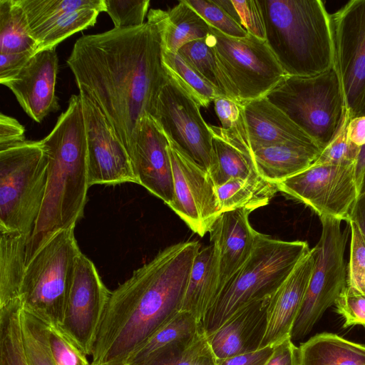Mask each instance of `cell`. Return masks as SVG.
<instances>
[{
	"label": "cell",
	"instance_id": "cell-1",
	"mask_svg": "<svg viewBox=\"0 0 365 365\" xmlns=\"http://www.w3.org/2000/svg\"><path fill=\"white\" fill-rule=\"evenodd\" d=\"M67 64L79 93L100 108L128 152L140 120L151 115L168 77L157 26L147 21L83 36Z\"/></svg>",
	"mask_w": 365,
	"mask_h": 365
},
{
	"label": "cell",
	"instance_id": "cell-6",
	"mask_svg": "<svg viewBox=\"0 0 365 365\" xmlns=\"http://www.w3.org/2000/svg\"><path fill=\"white\" fill-rule=\"evenodd\" d=\"M47 168L41 140L0 150V231L30 238L45 196Z\"/></svg>",
	"mask_w": 365,
	"mask_h": 365
},
{
	"label": "cell",
	"instance_id": "cell-50",
	"mask_svg": "<svg viewBox=\"0 0 365 365\" xmlns=\"http://www.w3.org/2000/svg\"><path fill=\"white\" fill-rule=\"evenodd\" d=\"M273 349L274 346H267L252 352L217 360V365H265Z\"/></svg>",
	"mask_w": 365,
	"mask_h": 365
},
{
	"label": "cell",
	"instance_id": "cell-16",
	"mask_svg": "<svg viewBox=\"0 0 365 365\" xmlns=\"http://www.w3.org/2000/svg\"><path fill=\"white\" fill-rule=\"evenodd\" d=\"M79 95L86 132L89 187L137 183L128 152L113 126L92 99Z\"/></svg>",
	"mask_w": 365,
	"mask_h": 365
},
{
	"label": "cell",
	"instance_id": "cell-42",
	"mask_svg": "<svg viewBox=\"0 0 365 365\" xmlns=\"http://www.w3.org/2000/svg\"><path fill=\"white\" fill-rule=\"evenodd\" d=\"M350 225L351 243L349 262L346 267V287L365 294V240L354 222Z\"/></svg>",
	"mask_w": 365,
	"mask_h": 365
},
{
	"label": "cell",
	"instance_id": "cell-34",
	"mask_svg": "<svg viewBox=\"0 0 365 365\" xmlns=\"http://www.w3.org/2000/svg\"><path fill=\"white\" fill-rule=\"evenodd\" d=\"M163 63L167 73L200 106L206 108L216 98L223 96L178 53L163 50Z\"/></svg>",
	"mask_w": 365,
	"mask_h": 365
},
{
	"label": "cell",
	"instance_id": "cell-21",
	"mask_svg": "<svg viewBox=\"0 0 365 365\" xmlns=\"http://www.w3.org/2000/svg\"><path fill=\"white\" fill-rule=\"evenodd\" d=\"M270 299L247 304L217 329L206 335L207 342L217 360L260 349L267 329Z\"/></svg>",
	"mask_w": 365,
	"mask_h": 365
},
{
	"label": "cell",
	"instance_id": "cell-55",
	"mask_svg": "<svg viewBox=\"0 0 365 365\" xmlns=\"http://www.w3.org/2000/svg\"><path fill=\"white\" fill-rule=\"evenodd\" d=\"M90 365V364H89Z\"/></svg>",
	"mask_w": 365,
	"mask_h": 365
},
{
	"label": "cell",
	"instance_id": "cell-27",
	"mask_svg": "<svg viewBox=\"0 0 365 365\" xmlns=\"http://www.w3.org/2000/svg\"><path fill=\"white\" fill-rule=\"evenodd\" d=\"M201 331V323L193 314L180 311L132 354L126 365L143 363L159 352L187 344Z\"/></svg>",
	"mask_w": 365,
	"mask_h": 365
},
{
	"label": "cell",
	"instance_id": "cell-31",
	"mask_svg": "<svg viewBox=\"0 0 365 365\" xmlns=\"http://www.w3.org/2000/svg\"><path fill=\"white\" fill-rule=\"evenodd\" d=\"M38 50L18 0H0V53L35 54Z\"/></svg>",
	"mask_w": 365,
	"mask_h": 365
},
{
	"label": "cell",
	"instance_id": "cell-28",
	"mask_svg": "<svg viewBox=\"0 0 365 365\" xmlns=\"http://www.w3.org/2000/svg\"><path fill=\"white\" fill-rule=\"evenodd\" d=\"M0 307L20 298L29 237L0 231Z\"/></svg>",
	"mask_w": 365,
	"mask_h": 365
},
{
	"label": "cell",
	"instance_id": "cell-13",
	"mask_svg": "<svg viewBox=\"0 0 365 365\" xmlns=\"http://www.w3.org/2000/svg\"><path fill=\"white\" fill-rule=\"evenodd\" d=\"M355 164H312L276 185L278 191L305 204L319 218L347 222L359 197Z\"/></svg>",
	"mask_w": 365,
	"mask_h": 365
},
{
	"label": "cell",
	"instance_id": "cell-5",
	"mask_svg": "<svg viewBox=\"0 0 365 365\" xmlns=\"http://www.w3.org/2000/svg\"><path fill=\"white\" fill-rule=\"evenodd\" d=\"M305 241H284L258 232L244 264L220 289L201 322L205 335L242 307L269 299L310 252Z\"/></svg>",
	"mask_w": 365,
	"mask_h": 365
},
{
	"label": "cell",
	"instance_id": "cell-47",
	"mask_svg": "<svg viewBox=\"0 0 365 365\" xmlns=\"http://www.w3.org/2000/svg\"><path fill=\"white\" fill-rule=\"evenodd\" d=\"M24 133V127L17 120L1 113L0 150L25 142Z\"/></svg>",
	"mask_w": 365,
	"mask_h": 365
},
{
	"label": "cell",
	"instance_id": "cell-25",
	"mask_svg": "<svg viewBox=\"0 0 365 365\" xmlns=\"http://www.w3.org/2000/svg\"><path fill=\"white\" fill-rule=\"evenodd\" d=\"M218 268L212 245L195 257L180 311L193 314L201 323L218 292Z\"/></svg>",
	"mask_w": 365,
	"mask_h": 365
},
{
	"label": "cell",
	"instance_id": "cell-10",
	"mask_svg": "<svg viewBox=\"0 0 365 365\" xmlns=\"http://www.w3.org/2000/svg\"><path fill=\"white\" fill-rule=\"evenodd\" d=\"M242 103L264 97L286 76L267 41L233 38L212 28L206 38Z\"/></svg>",
	"mask_w": 365,
	"mask_h": 365
},
{
	"label": "cell",
	"instance_id": "cell-41",
	"mask_svg": "<svg viewBox=\"0 0 365 365\" xmlns=\"http://www.w3.org/2000/svg\"><path fill=\"white\" fill-rule=\"evenodd\" d=\"M106 12L114 28L125 29L143 25L149 0H104Z\"/></svg>",
	"mask_w": 365,
	"mask_h": 365
},
{
	"label": "cell",
	"instance_id": "cell-44",
	"mask_svg": "<svg viewBox=\"0 0 365 365\" xmlns=\"http://www.w3.org/2000/svg\"><path fill=\"white\" fill-rule=\"evenodd\" d=\"M49 343L56 365H89L87 356L58 327L50 325Z\"/></svg>",
	"mask_w": 365,
	"mask_h": 365
},
{
	"label": "cell",
	"instance_id": "cell-30",
	"mask_svg": "<svg viewBox=\"0 0 365 365\" xmlns=\"http://www.w3.org/2000/svg\"><path fill=\"white\" fill-rule=\"evenodd\" d=\"M212 133V163L208 173L215 187L233 179H245L258 174L253 159L225 139L210 125Z\"/></svg>",
	"mask_w": 365,
	"mask_h": 365
},
{
	"label": "cell",
	"instance_id": "cell-53",
	"mask_svg": "<svg viewBox=\"0 0 365 365\" xmlns=\"http://www.w3.org/2000/svg\"><path fill=\"white\" fill-rule=\"evenodd\" d=\"M355 180L359 196L365 192V145L360 147L356 161Z\"/></svg>",
	"mask_w": 365,
	"mask_h": 365
},
{
	"label": "cell",
	"instance_id": "cell-7",
	"mask_svg": "<svg viewBox=\"0 0 365 365\" xmlns=\"http://www.w3.org/2000/svg\"><path fill=\"white\" fill-rule=\"evenodd\" d=\"M266 97L321 150L337 131L346 108L340 80L334 66L312 76H285Z\"/></svg>",
	"mask_w": 365,
	"mask_h": 365
},
{
	"label": "cell",
	"instance_id": "cell-17",
	"mask_svg": "<svg viewBox=\"0 0 365 365\" xmlns=\"http://www.w3.org/2000/svg\"><path fill=\"white\" fill-rule=\"evenodd\" d=\"M169 140L156 121L145 115L140 121L128 152L137 184L170 206L173 201V179Z\"/></svg>",
	"mask_w": 365,
	"mask_h": 365
},
{
	"label": "cell",
	"instance_id": "cell-33",
	"mask_svg": "<svg viewBox=\"0 0 365 365\" xmlns=\"http://www.w3.org/2000/svg\"><path fill=\"white\" fill-rule=\"evenodd\" d=\"M178 53L223 96L240 102L233 86L221 69L215 52L206 38L188 42Z\"/></svg>",
	"mask_w": 365,
	"mask_h": 365
},
{
	"label": "cell",
	"instance_id": "cell-14",
	"mask_svg": "<svg viewBox=\"0 0 365 365\" xmlns=\"http://www.w3.org/2000/svg\"><path fill=\"white\" fill-rule=\"evenodd\" d=\"M169 143L173 179V201L169 207L195 233L204 237L222 213L216 187L207 171Z\"/></svg>",
	"mask_w": 365,
	"mask_h": 365
},
{
	"label": "cell",
	"instance_id": "cell-12",
	"mask_svg": "<svg viewBox=\"0 0 365 365\" xmlns=\"http://www.w3.org/2000/svg\"><path fill=\"white\" fill-rule=\"evenodd\" d=\"M200 108L168 73L150 116L170 141L209 173L212 163V133Z\"/></svg>",
	"mask_w": 365,
	"mask_h": 365
},
{
	"label": "cell",
	"instance_id": "cell-45",
	"mask_svg": "<svg viewBox=\"0 0 365 365\" xmlns=\"http://www.w3.org/2000/svg\"><path fill=\"white\" fill-rule=\"evenodd\" d=\"M336 312L344 319V328L365 327V294L345 287L335 302Z\"/></svg>",
	"mask_w": 365,
	"mask_h": 365
},
{
	"label": "cell",
	"instance_id": "cell-15",
	"mask_svg": "<svg viewBox=\"0 0 365 365\" xmlns=\"http://www.w3.org/2000/svg\"><path fill=\"white\" fill-rule=\"evenodd\" d=\"M110 294L93 262L81 252L59 327L86 356L91 354L93 341Z\"/></svg>",
	"mask_w": 365,
	"mask_h": 365
},
{
	"label": "cell",
	"instance_id": "cell-51",
	"mask_svg": "<svg viewBox=\"0 0 365 365\" xmlns=\"http://www.w3.org/2000/svg\"><path fill=\"white\" fill-rule=\"evenodd\" d=\"M348 136L356 145L361 147L365 145V115L349 120Z\"/></svg>",
	"mask_w": 365,
	"mask_h": 365
},
{
	"label": "cell",
	"instance_id": "cell-29",
	"mask_svg": "<svg viewBox=\"0 0 365 365\" xmlns=\"http://www.w3.org/2000/svg\"><path fill=\"white\" fill-rule=\"evenodd\" d=\"M278 191L275 182L259 174L245 179H233L216 187L221 212L236 209L252 212L267 205Z\"/></svg>",
	"mask_w": 365,
	"mask_h": 365
},
{
	"label": "cell",
	"instance_id": "cell-37",
	"mask_svg": "<svg viewBox=\"0 0 365 365\" xmlns=\"http://www.w3.org/2000/svg\"><path fill=\"white\" fill-rule=\"evenodd\" d=\"M215 110L222 126L217 132L232 145L252 158L244 106L240 102L225 96L214 100Z\"/></svg>",
	"mask_w": 365,
	"mask_h": 365
},
{
	"label": "cell",
	"instance_id": "cell-43",
	"mask_svg": "<svg viewBox=\"0 0 365 365\" xmlns=\"http://www.w3.org/2000/svg\"><path fill=\"white\" fill-rule=\"evenodd\" d=\"M206 342V335L201 331L189 344L159 352L136 365H192Z\"/></svg>",
	"mask_w": 365,
	"mask_h": 365
},
{
	"label": "cell",
	"instance_id": "cell-26",
	"mask_svg": "<svg viewBox=\"0 0 365 365\" xmlns=\"http://www.w3.org/2000/svg\"><path fill=\"white\" fill-rule=\"evenodd\" d=\"M298 359L299 365H365V345L323 332L298 346Z\"/></svg>",
	"mask_w": 365,
	"mask_h": 365
},
{
	"label": "cell",
	"instance_id": "cell-22",
	"mask_svg": "<svg viewBox=\"0 0 365 365\" xmlns=\"http://www.w3.org/2000/svg\"><path fill=\"white\" fill-rule=\"evenodd\" d=\"M242 104L252 153L262 148L285 143L316 145L304 131L266 96Z\"/></svg>",
	"mask_w": 365,
	"mask_h": 365
},
{
	"label": "cell",
	"instance_id": "cell-8",
	"mask_svg": "<svg viewBox=\"0 0 365 365\" xmlns=\"http://www.w3.org/2000/svg\"><path fill=\"white\" fill-rule=\"evenodd\" d=\"M75 227L61 230L27 263L21 287L24 309L61 327L81 250Z\"/></svg>",
	"mask_w": 365,
	"mask_h": 365
},
{
	"label": "cell",
	"instance_id": "cell-3",
	"mask_svg": "<svg viewBox=\"0 0 365 365\" xmlns=\"http://www.w3.org/2000/svg\"><path fill=\"white\" fill-rule=\"evenodd\" d=\"M47 155L44 199L29 240L26 264L57 232L75 227L83 216L89 187L85 120L80 95H72L66 110L41 140Z\"/></svg>",
	"mask_w": 365,
	"mask_h": 365
},
{
	"label": "cell",
	"instance_id": "cell-52",
	"mask_svg": "<svg viewBox=\"0 0 365 365\" xmlns=\"http://www.w3.org/2000/svg\"><path fill=\"white\" fill-rule=\"evenodd\" d=\"M347 222H354L358 226L365 240V192L358 197Z\"/></svg>",
	"mask_w": 365,
	"mask_h": 365
},
{
	"label": "cell",
	"instance_id": "cell-4",
	"mask_svg": "<svg viewBox=\"0 0 365 365\" xmlns=\"http://www.w3.org/2000/svg\"><path fill=\"white\" fill-rule=\"evenodd\" d=\"M265 41L286 76H312L334 65L330 15L319 0H258Z\"/></svg>",
	"mask_w": 365,
	"mask_h": 365
},
{
	"label": "cell",
	"instance_id": "cell-9",
	"mask_svg": "<svg viewBox=\"0 0 365 365\" xmlns=\"http://www.w3.org/2000/svg\"><path fill=\"white\" fill-rule=\"evenodd\" d=\"M322 234L316 245L317 255L307 292L291 338L297 341L310 333L325 311L335 304L346 285L344 252L350 230H342V220L320 218Z\"/></svg>",
	"mask_w": 365,
	"mask_h": 365
},
{
	"label": "cell",
	"instance_id": "cell-39",
	"mask_svg": "<svg viewBox=\"0 0 365 365\" xmlns=\"http://www.w3.org/2000/svg\"><path fill=\"white\" fill-rule=\"evenodd\" d=\"M350 118L345 108L340 125L329 142L322 150L315 165H350L355 163L360 147L354 144L348 136V124Z\"/></svg>",
	"mask_w": 365,
	"mask_h": 365
},
{
	"label": "cell",
	"instance_id": "cell-48",
	"mask_svg": "<svg viewBox=\"0 0 365 365\" xmlns=\"http://www.w3.org/2000/svg\"><path fill=\"white\" fill-rule=\"evenodd\" d=\"M265 365H299L298 347L291 336L274 345L272 354Z\"/></svg>",
	"mask_w": 365,
	"mask_h": 365
},
{
	"label": "cell",
	"instance_id": "cell-36",
	"mask_svg": "<svg viewBox=\"0 0 365 365\" xmlns=\"http://www.w3.org/2000/svg\"><path fill=\"white\" fill-rule=\"evenodd\" d=\"M101 13L96 9H81L66 13L32 34L38 45V51L56 48L75 33L93 26Z\"/></svg>",
	"mask_w": 365,
	"mask_h": 365
},
{
	"label": "cell",
	"instance_id": "cell-35",
	"mask_svg": "<svg viewBox=\"0 0 365 365\" xmlns=\"http://www.w3.org/2000/svg\"><path fill=\"white\" fill-rule=\"evenodd\" d=\"M31 34L62 15L81 9L106 11L104 0H18Z\"/></svg>",
	"mask_w": 365,
	"mask_h": 365
},
{
	"label": "cell",
	"instance_id": "cell-23",
	"mask_svg": "<svg viewBox=\"0 0 365 365\" xmlns=\"http://www.w3.org/2000/svg\"><path fill=\"white\" fill-rule=\"evenodd\" d=\"M148 21L158 28L163 51L178 53L185 43L205 39L211 26L185 0L168 11L150 9Z\"/></svg>",
	"mask_w": 365,
	"mask_h": 365
},
{
	"label": "cell",
	"instance_id": "cell-18",
	"mask_svg": "<svg viewBox=\"0 0 365 365\" xmlns=\"http://www.w3.org/2000/svg\"><path fill=\"white\" fill-rule=\"evenodd\" d=\"M58 56L56 48L36 52L14 76L2 82L14 94L25 113L41 123L58 110L56 96Z\"/></svg>",
	"mask_w": 365,
	"mask_h": 365
},
{
	"label": "cell",
	"instance_id": "cell-19",
	"mask_svg": "<svg viewBox=\"0 0 365 365\" xmlns=\"http://www.w3.org/2000/svg\"><path fill=\"white\" fill-rule=\"evenodd\" d=\"M250 212L247 209L222 212L209 231L217 261V294L253 250L258 232L250 223Z\"/></svg>",
	"mask_w": 365,
	"mask_h": 365
},
{
	"label": "cell",
	"instance_id": "cell-32",
	"mask_svg": "<svg viewBox=\"0 0 365 365\" xmlns=\"http://www.w3.org/2000/svg\"><path fill=\"white\" fill-rule=\"evenodd\" d=\"M20 298L0 307V365H30L22 334Z\"/></svg>",
	"mask_w": 365,
	"mask_h": 365
},
{
	"label": "cell",
	"instance_id": "cell-46",
	"mask_svg": "<svg viewBox=\"0 0 365 365\" xmlns=\"http://www.w3.org/2000/svg\"><path fill=\"white\" fill-rule=\"evenodd\" d=\"M240 24L249 34L265 40V29L258 0H232Z\"/></svg>",
	"mask_w": 365,
	"mask_h": 365
},
{
	"label": "cell",
	"instance_id": "cell-54",
	"mask_svg": "<svg viewBox=\"0 0 365 365\" xmlns=\"http://www.w3.org/2000/svg\"><path fill=\"white\" fill-rule=\"evenodd\" d=\"M192 365H217V359L207 342L195 358Z\"/></svg>",
	"mask_w": 365,
	"mask_h": 365
},
{
	"label": "cell",
	"instance_id": "cell-40",
	"mask_svg": "<svg viewBox=\"0 0 365 365\" xmlns=\"http://www.w3.org/2000/svg\"><path fill=\"white\" fill-rule=\"evenodd\" d=\"M212 28L233 38H245L247 31L213 0H185Z\"/></svg>",
	"mask_w": 365,
	"mask_h": 365
},
{
	"label": "cell",
	"instance_id": "cell-24",
	"mask_svg": "<svg viewBox=\"0 0 365 365\" xmlns=\"http://www.w3.org/2000/svg\"><path fill=\"white\" fill-rule=\"evenodd\" d=\"M321 151L314 144L285 143L258 149L252 159L258 174L276 183L308 168Z\"/></svg>",
	"mask_w": 365,
	"mask_h": 365
},
{
	"label": "cell",
	"instance_id": "cell-2",
	"mask_svg": "<svg viewBox=\"0 0 365 365\" xmlns=\"http://www.w3.org/2000/svg\"><path fill=\"white\" fill-rule=\"evenodd\" d=\"M197 241L167 247L110 291L91 348L90 365H126L132 354L180 311Z\"/></svg>",
	"mask_w": 365,
	"mask_h": 365
},
{
	"label": "cell",
	"instance_id": "cell-49",
	"mask_svg": "<svg viewBox=\"0 0 365 365\" xmlns=\"http://www.w3.org/2000/svg\"><path fill=\"white\" fill-rule=\"evenodd\" d=\"M34 54L30 53H0V82L14 76Z\"/></svg>",
	"mask_w": 365,
	"mask_h": 365
},
{
	"label": "cell",
	"instance_id": "cell-11",
	"mask_svg": "<svg viewBox=\"0 0 365 365\" xmlns=\"http://www.w3.org/2000/svg\"><path fill=\"white\" fill-rule=\"evenodd\" d=\"M336 71L350 119L365 115V0L330 15Z\"/></svg>",
	"mask_w": 365,
	"mask_h": 365
},
{
	"label": "cell",
	"instance_id": "cell-20",
	"mask_svg": "<svg viewBox=\"0 0 365 365\" xmlns=\"http://www.w3.org/2000/svg\"><path fill=\"white\" fill-rule=\"evenodd\" d=\"M316 247L298 263L271 297L267 310V329L260 348L274 346L291 334L301 309L316 262Z\"/></svg>",
	"mask_w": 365,
	"mask_h": 365
},
{
	"label": "cell",
	"instance_id": "cell-38",
	"mask_svg": "<svg viewBox=\"0 0 365 365\" xmlns=\"http://www.w3.org/2000/svg\"><path fill=\"white\" fill-rule=\"evenodd\" d=\"M22 334L30 365H56L49 343L50 324L35 314L22 312Z\"/></svg>",
	"mask_w": 365,
	"mask_h": 365
}]
</instances>
